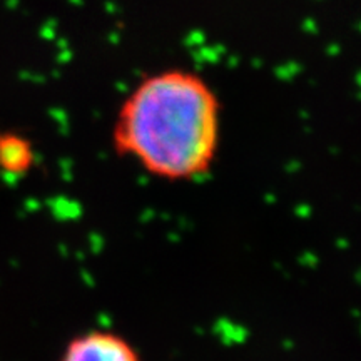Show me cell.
I'll use <instances>...</instances> for the list:
<instances>
[{"mask_svg":"<svg viewBox=\"0 0 361 361\" xmlns=\"http://www.w3.org/2000/svg\"><path fill=\"white\" fill-rule=\"evenodd\" d=\"M57 361H144V358L123 333L111 328H90L69 338Z\"/></svg>","mask_w":361,"mask_h":361,"instance_id":"obj_2","label":"cell"},{"mask_svg":"<svg viewBox=\"0 0 361 361\" xmlns=\"http://www.w3.org/2000/svg\"><path fill=\"white\" fill-rule=\"evenodd\" d=\"M34 144L25 135L0 130V171L8 176H25L35 166Z\"/></svg>","mask_w":361,"mask_h":361,"instance_id":"obj_3","label":"cell"},{"mask_svg":"<svg viewBox=\"0 0 361 361\" xmlns=\"http://www.w3.org/2000/svg\"><path fill=\"white\" fill-rule=\"evenodd\" d=\"M223 137V104L194 71L162 69L139 80L116 112V154L164 183H194L213 171Z\"/></svg>","mask_w":361,"mask_h":361,"instance_id":"obj_1","label":"cell"}]
</instances>
